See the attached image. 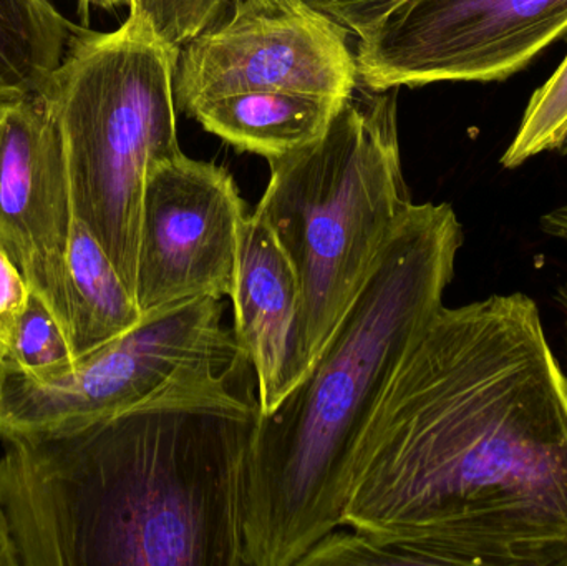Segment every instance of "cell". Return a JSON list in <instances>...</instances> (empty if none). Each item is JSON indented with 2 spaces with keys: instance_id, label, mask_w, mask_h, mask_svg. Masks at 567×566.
Returning a JSON list of instances; mask_svg holds the SVG:
<instances>
[{
  "instance_id": "obj_13",
  "label": "cell",
  "mask_w": 567,
  "mask_h": 566,
  "mask_svg": "<svg viewBox=\"0 0 567 566\" xmlns=\"http://www.w3.org/2000/svg\"><path fill=\"white\" fill-rule=\"evenodd\" d=\"M70 344L83 358L142 321L133 292L82 223H73L69 253Z\"/></svg>"
},
{
  "instance_id": "obj_18",
  "label": "cell",
  "mask_w": 567,
  "mask_h": 566,
  "mask_svg": "<svg viewBox=\"0 0 567 566\" xmlns=\"http://www.w3.org/2000/svg\"><path fill=\"white\" fill-rule=\"evenodd\" d=\"M353 35L372 32L402 0H297Z\"/></svg>"
},
{
  "instance_id": "obj_5",
  "label": "cell",
  "mask_w": 567,
  "mask_h": 566,
  "mask_svg": "<svg viewBox=\"0 0 567 566\" xmlns=\"http://www.w3.org/2000/svg\"><path fill=\"white\" fill-rule=\"evenodd\" d=\"M176 59L130 12L113 32L82 29L73 37L40 92L65 143L73 218L99 241L133 296L148 169L182 153Z\"/></svg>"
},
{
  "instance_id": "obj_14",
  "label": "cell",
  "mask_w": 567,
  "mask_h": 566,
  "mask_svg": "<svg viewBox=\"0 0 567 566\" xmlns=\"http://www.w3.org/2000/svg\"><path fill=\"white\" fill-rule=\"evenodd\" d=\"M80 32L53 0H0V100L42 92Z\"/></svg>"
},
{
  "instance_id": "obj_10",
  "label": "cell",
  "mask_w": 567,
  "mask_h": 566,
  "mask_svg": "<svg viewBox=\"0 0 567 566\" xmlns=\"http://www.w3.org/2000/svg\"><path fill=\"white\" fill-rule=\"evenodd\" d=\"M73 218L65 143L40 93L0 100V246L70 338Z\"/></svg>"
},
{
  "instance_id": "obj_6",
  "label": "cell",
  "mask_w": 567,
  "mask_h": 566,
  "mask_svg": "<svg viewBox=\"0 0 567 566\" xmlns=\"http://www.w3.org/2000/svg\"><path fill=\"white\" fill-rule=\"evenodd\" d=\"M223 319L225 302L215 298L146 312L135 328L49 382L0 361V439L82 428L146 401L189 369L248 362Z\"/></svg>"
},
{
  "instance_id": "obj_4",
  "label": "cell",
  "mask_w": 567,
  "mask_h": 566,
  "mask_svg": "<svg viewBox=\"0 0 567 566\" xmlns=\"http://www.w3.org/2000/svg\"><path fill=\"white\" fill-rule=\"evenodd\" d=\"M353 95L322 136L268 159L271 176L255 212L296 275L299 382L359 298L412 203L400 163L395 95Z\"/></svg>"
},
{
  "instance_id": "obj_2",
  "label": "cell",
  "mask_w": 567,
  "mask_h": 566,
  "mask_svg": "<svg viewBox=\"0 0 567 566\" xmlns=\"http://www.w3.org/2000/svg\"><path fill=\"white\" fill-rule=\"evenodd\" d=\"M189 369L82 428L6 442L0 511L17 566H245L243 484L258 395Z\"/></svg>"
},
{
  "instance_id": "obj_12",
  "label": "cell",
  "mask_w": 567,
  "mask_h": 566,
  "mask_svg": "<svg viewBox=\"0 0 567 566\" xmlns=\"http://www.w3.org/2000/svg\"><path fill=\"white\" fill-rule=\"evenodd\" d=\"M346 100L297 92H245L206 100L189 112L238 150L272 159L323 135Z\"/></svg>"
},
{
  "instance_id": "obj_9",
  "label": "cell",
  "mask_w": 567,
  "mask_h": 566,
  "mask_svg": "<svg viewBox=\"0 0 567 566\" xmlns=\"http://www.w3.org/2000/svg\"><path fill=\"white\" fill-rule=\"evenodd\" d=\"M246 205L231 173L179 155L146 176L135 298L143 315L231 298Z\"/></svg>"
},
{
  "instance_id": "obj_1",
  "label": "cell",
  "mask_w": 567,
  "mask_h": 566,
  "mask_svg": "<svg viewBox=\"0 0 567 566\" xmlns=\"http://www.w3.org/2000/svg\"><path fill=\"white\" fill-rule=\"evenodd\" d=\"M342 528L406 565L567 566V374L529 296L439 309L363 432Z\"/></svg>"
},
{
  "instance_id": "obj_16",
  "label": "cell",
  "mask_w": 567,
  "mask_h": 566,
  "mask_svg": "<svg viewBox=\"0 0 567 566\" xmlns=\"http://www.w3.org/2000/svg\"><path fill=\"white\" fill-rule=\"evenodd\" d=\"M567 145V55L548 82L529 100L515 140L502 156L505 168H518L539 153Z\"/></svg>"
},
{
  "instance_id": "obj_3",
  "label": "cell",
  "mask_w": 567,
  "mask_h": 566,
  "mask_svg": "<svg viewBox=\"0 0 567 566\" xmlns=\"http://www.w3.org/2000/svg\"><path fill=\"white\" fill-rule=\"evenodd\" d=\"M449 203H410L306 378L259 414L243 484L245 566H297L342 527L363 432L443 306L463 246Z\"/></svg>"
},
{
  "instance_id": "obj_22",
  "label": "cell",
  "mask_w": 567,
  "mask_h": 566,
  "mask_svg": "<svg viewBox=\"0 0 567 566\" xmlns=\"http://www.w3.org/2000/svg\"><path fill=\"white\" fill-rule=\"evenodd\" d=\"M133 0H79L80 13H82L83 22H89V13L92 7L99 9H115V7L126 6L130 9Z\"/></svg>"
},
{
  "instance_id": "obj_21",
  "label": "cell",
  "mask_w": 567,
  "mask_h": 566,
  "mask_svg": "<svg viewBox=\"0 0 567 566\" xmlns=\"http://www.w3.org/2000/svg\"><path fill=\"white\" fill-rule=\"evenodd\" d=\"M0 566H17L16 547L9 525L0 511Z\"/></svg>"
},
{
  "instance_id": "obj_15",
  "label": "cell",
  "mask_w": 567,
  "mask_h": 566,
  "mask_svg": "<svg viewBox=\"0 0 567 566\" xmlns=\"http://www.w3.org/2000/svg\"><path fill=\"white\" fill-rule=\"evenodd\" d=\"M0 361L39 382L62 378L75 366L69 332L35 292H30L12 348Z\"/></svg>"
},
{
  "instance_id": "obj_19",
  "label": "cell",
  "mask_w": 567,
  "mask_h": 566,
  "mask_svg": "<svg viewBox=\"0 0 567 566\" xmlns=\"http://www.w3.org/2000/svg\"><path fill=\"white\" fill-rule=\"evenodd\" d=\"M30 292L19 266L0 246V359L12 348Z\"/></svg>"
},
{
  "instance_id": "obj_20",
  "label": "cell",
  "mask_w": 567,
  "mask_h": 566,
  "mask_svg": "<svg viewBox=\"0 0 567 566\" xmlns=\"http://www.w3.org/2000/svg\"><path fill=\"white\" fill-rule=\"evenodd\" d=\"M542 229L546 235L553 236V238L567 241V203L558 206V208L551 209V212L546 213V215L543 216ZM556 299H558L559 306H561L563 312H565V348L567 362V282L559 288Z\"/></svg>"
},
{
  "instance_id": "obj_8",
  "label": "cell",
  "mask_w": 567,
  "mask_h": 566,
  "mask_svg": "<svg viewBox=\"0 0 567 566\" xmlns=\"http://www.w3.org/2000/svg\"><path fill=\"white\" fill-rule=\"evenodd\" d=\"M349 32L297 0H236L178 50L176 109L245 92L347 100L359 83Z\"/></svg>"
},
{
  "instance_id": "obj_7",
  "label": "cell",
  "mask_w": 567,
  "mask_h": 566,
  "mask_svg": "<svg viewBox=\"0 0 567 566\" xmlns=\"http://www.w3.org/2000/svg\"><path fill=\"white\" fill-rule=\"evenodd\" d=\"M567 32V0H402L357 45L373 93L498 82Z\"/></svg>"
},
{
  "instance_id": "obj_17",
  "label": "cell",
  "mask_w": 567,
  "mask_h": 566,
  "mask_svg": "<svg viewBox=\"0 0 567 566\" xmlns=\"http://www.w3.org/2000/svg\"><path fill=\"white\" fill-rule=\"evenodd\" d=\"M236 0H133L130 12L145 20L169 49L178 50L218 22Z\"/></svg>"
},
{
  "instance_id": "obj_11",
  "label": "cell",
  "mask_w": 567,
  "mask_h": 566,
  "mask_svg": "<svg viewBox=\"0 0 567 566\" xmlns=\"http://www.w3.org/2000/svg\"><path fill=\"white\" fill-rule=\"evenodd\" d=\"M231 301L233 332L258 379L259 414H268L299 384V288L281 245L255 213L243 223Z\"/></svg>"
}]
</instances>
